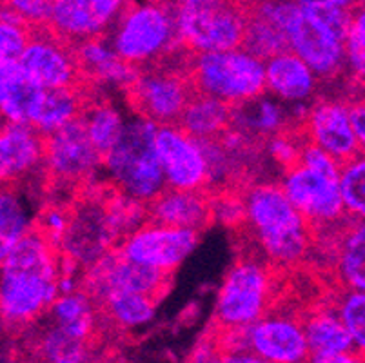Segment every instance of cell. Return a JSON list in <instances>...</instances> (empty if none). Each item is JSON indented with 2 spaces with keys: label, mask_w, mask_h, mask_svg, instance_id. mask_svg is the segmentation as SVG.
<instances>
[{
  "label": "cell",
  "mask_w": 365,
  "mask_h": 363,
  "mask_svg": "<svg viewBox=\"0 0 365 363\" xmlns=\"http://www.w3.org/2000/svg\"><path fill=\"white\" fill-rule=\"evenodd\" d=\"M349 111L358 149H360V155H365V102H354L349 106Z\"/></svg>",
  "instance_id": "obj_45"
},
{
  "label": "cell",
  "mask_w": 365,
  "mask_h": 363,
  "mask_svg": "<svg viewBox=\"0 0 365 363\" xmlns=\"http://www.w3.org/2000/svg\"><path fill=\"white\" fill-rule=\"evenodd\" d=\"M31 231V218L22 198L13 189H4L0 198V252Z\"/></svg>",
  "instance_id": "obj_35"
},
{
  "label": "cell",
  "mask_w": 365,
  "mask_h": 363,
  "mask_svg": "<svg viewBox=\"0 0 365 363\" xmlns=\"http://www.w3.org/2000/svg\"><path fill=\"white\" fill-rule=\"evenodd\" d=\"M347 69L358 84L365 86V4H360L353 11L347 39Z\"/></svg>",
  "instance_id": "obj_39"
},
{
  "label": "cell",
  "mask_w": 365,
  "mask_h": 363,
  "mask_svg": "<svg viewBox=\"0 0 365 363\" xmlns=\"http://www.w3.org/2000/svg\"><path fill=\"white\" fill-rule=\"evenodd\" d=\"M304 133L309 142L317 144L331 156L345 164L360 155L349 106L336 100H320L305 115Z\"/></svg>",
  "instance_id": "obj_19"
},
{
  "label": "cell",
  "mask_w": 365,
  "mask_h": 363,
  "mask_svg": "<svg viewBox=\"0 0 365 363\" xmlns=\"http://www.w3.org/2000/svg\"><path fill=\"white\" fill-rule=\"evenodd\" d=\"M82 108L84 106L76 88L46 89L41 106L31 120V126L36 131L48 136L78 118L84 113Z\"/></svg>",
  "instance_id": "obj_29"
},
{
  "label": "cell",
  "mask_w": 365,
  "mask_h": 363,
  "mask_svg": "<svg viewBox=\"0 0 365 363\" xmlns=\"http://www.w3.org/2000/svg\"><path fill=\"white\" fill-rule=\"evenodd\" d=\"M273 302L271 272L257 258H242L229 269L218 291L215 329H245L267 315Z\"/></svg>",
  "instance_id": "obj_8"
},
{
  "label": "cell",
  "mask_w": 365,
  "mask_h": 363,
  "mask_svg": "<svg viewBox=\"0 0 365 363\" xmlns=\"http://www.w3.org/2000/svg\"><path fill=\"white\" fill-rule=\"evenodd\" d=\"M84 280L89 296L97 302L113 291L142 292L158 300L168 291L171 275L129 260L117 249L88 267Z\"/></svg>",
  "instance_id": "obj_13"
},
{
  "label": "cell",
  "mask_w": 365,
  "mask_h": 363,
  "mask_svg": "<svg viewBox=\"0 0 365 363\" xmlns=\"http://www.w3.org/2000/svg\"><path fill=\"white\" fill-rule=\"evenodd\" d=\"M0 78V106L6 122L31 126L46 88L28 75L19 60H2Z\"/></svg>",
  "instance_id": "obj_22"
},
{
  "label": "cell",
  "mask_w": 365,
  "mask_h": 363,
  "mask_svg": "<svg viewBox=\"0 0 365 363\" xmlns=\"http://www.w3.org/2000/svg\"><path fill=\"white\" fill-rule=\"evenodd\" d=\"M331 4L338 6V8H344V9H349V11H354L360 4H364V0H327Z\"/></svg>",
  "instance_id": "obj_49"
},
{
  "label": "cell",
  "mask_w": 365,
  "mask_h": 363,
  "mask_svg": "<svg viewBox=\"0 0 365 363\" xmlns=\"http://www.w3.org/2000/svg\"><path fill=\"white\" fill-rule=\"evenodd\" d=\"M251 8L277 22L297 53L320 78H334L347 68V39L305 11L298 0H257Z\"/></svg>",
  "instance_id": "obj_3"
},
{
  "label": "cell",
  "mask_w": 365,
  "mask_h": 363,
  "mask_svg": "<svg viewBox=\"0 0 365 363\" xmlns=\"http://www.w3.org/2000/svg\"><path fill=\"white\" fill-rule=\"evenodd\" d=\"M298 164L314 169V171L322 173V175L333 176V178H340V173H341L340 162H338L334 156H331L327 151L318 148L317 144L309 142V140H305L304 144H302L300 160H298Z\"/></svg>",
  "instance_id": "obj_40"
},
{
  "label": "cell",
  "mask_w": 365,
  "mask_h": 363,
  "mask_svg": "<svg viewBox=\"0 0 365 363\" xmlns=\"http://www.w3.org/2000/svg\"><path fill=\"white\" fill-rule=\"evenodd\" d=\"M307 363H365L356 352H341V354H313Z\"/></svg>",
  "instance_id": "obj_46"
},
{
  "label": "cell",
  "mask_w": 365,
  "mask_h": 363,
  "mask_svg": "<svg viewBox=\"0 0 365 363\" xmlns=\"http://www.w3.org/2000/svg\"><path fill=\"white\" fill-rule=\"evenodd\" d=\"M175 16L180 42L200 55L242 48L249 8L240 0H209L175 9Z\"/></svg>",
  "instance_id": "obj_7"
},
{
  "label": "cell",
  "mask_w": 365,
  "mask_h": 363,
  "mask_svg": "<svg viewBox=\"0 0 365 363\" xmlns=\"http://www.w3.org/2000/svg\"><path fill=\"white\" fill-rule=\"evenodd\" d=\"M125 9L128 0H55L48 26L68 44H81L113 29Z\"/></svg>",
  "instance_id": "obj_17"
},
{
  "label": "cell",
  "mask_w": 365,
  "mask_h": 363,
  "mask_svg": "<svg viewBox=\"0 0 365 363\" xmlns=\"http://www.w3.org/2000/svg\"><path fill=\"white\" fill-rule=\"evenodd\" d=\"M242 200L244 222L265 258L278 265H294L309 252L313 225L294 208L282 185H253Z\"/></svg>",
  "instance_id": "obj_2"
},
{
  "label": "cell",
  "mask_w": 365,
  "mask_h": 363,
  "mask_svg": "<svg viewBox=\"0 0 365 363\" xmlns=\"http://www.w3.org/2000/svg\"><path fill=\"white\" fill-rule=\"evenodd\" d=\"M233 106L215 96L197 93L185 108L180 128L198 140L220 138L231 128Z\"/></svg>",
  "instance_id": "obj_27"
},
{
  "label": "cell",
  "mask_w": 365,
  "mask_h": 363,
  "mask_svg": "<svg viewBox=\"0 0 365 363\" xmlns=\"http://www.w3.org/2000/svg\"><path fill=\"white\" fill-rule=\"evenodd\" d=\"M249 352L278 363H307L311 349L302 318L265 315L247 327Z\"/></svg>",
  "instance_id": "obj_18"
},
{
  "label": "cell",
  "mask_w": 365,
  "mask_h": 363,
  "mask_svg": "<svg viewBox=\"0 0 365 363\" xmlns=\"http://www.w3.org/2000/svg\"><path fill=\"white\" fill-rule=\"evenodd\" d=\"M19 62L46 89L75 88L82 76L75 48H69L48 24L33 26L31 40Z\"/></svg>",
  "instance_id": "obj_15"
},
{
  "label": "cell",
  "mask_w": 365,
  "mask_h": 363,
  "mask_svg": "<svg viewBox=\"0 0 365 363\" xmlns=\"http://www.w3.org/2000/svg\"><path fill=\"white\" fill-rule=\"evenodd\" d=\"M164 4H168L169 8L173 9H180L185 8V6H195V4H202V2H209V0H160Z\"/></svg>",
  "instance_id": "obj_48"
},
{
  "label": "cell",
  "mask_w": 365,
  "mask_h": 363,
  "mask_svg": "<svg viewBox=\"0 0 365 363\" xmlns=\"http://www.w3.org/2000/svg\"><path fill=\"white\" fill-rule=\"evenodd\" d=\"M197 244L198 231L195 229L151 222L125 236L120 252L138 264L171 275L195 251Z\"/></svg>",
  "instance_id": "obj_14"
},
{
  "label": "cell",
  "mask_w": 365,
  "mask_h": 363,
  "mask_svg": "<svg viewBox=\"0 0 365 363\" xmlns=\"http://www.w3.org/2000/svg\"><path fill=\"white\" fill-rule=\"evenodd\" d=\"M61 265L55 245L31 231L2 252V316L9 329H21L51 309L61 296Z\"/></svg>",
  "instance_id": "obj_1"
},
{
  "label": "cell",
  "mask_w": 365,
  "mask_h": 363,
  "mask_svg": "<svg viewBox=\"0 0 365 363\" xmlns=\"http://www.w3.org/2000/svg\"><path fill=\"white\" fill-rule=\"evenodd\" d=\"M302 145H298L293 140V136L287 133H278V135L269 138V153L277 160L278 164L284 165L285 169L293 168L300 160Z\"/></svg>",
  "instance_id": "obj_43"
},
{
  "label": "cell",
  "mask_w": 365,
  "mask_h": 363,
  "mask_svg": "<svg viewBox=\"0 0 365 363\" xmlns=\"http://www.w3.org/2000/svg\"><path fill=\"white\" fill-rule=\"evenodd\" d=\"M84 122L88 135L95 148L102 153V156L108 155L118 140L122 138L125 131V122L118 109L113 108L108 102H97V104L89 106L81 115Z\"/></svg>",
  "instance_id": "obj_33"
},
{
  "label": "cell",
  "mask_w": 365,
  "mask_h": 363,
  "mask_svg": "<svg viewBox=\"0 0 365 363\" xmlns=\"http://www.w3.org/2000/svg\"><path fill=\"white\" fill-rule=\"evenodd\" d=\"M225 363H278L271 362V359H265L262 356L255 354V352H235V354H225L224 356Z\"/></svg>",
  "instance_id": "obj_47"
},
{
  "label": "cell",
  "mask_w": 365,
  "mask_h": 363,
  "mask_svg": "<svg viewBox=\"0 0 365 363\" xmlns=\"http://www.w3.org/2000/svg\"><path fill=\"white\" fill-rule=\"evenodd\" d=\"M155 144L168 188L200 191L207 184L209 164L200 140L180 126H158Z\"/></svg>",
  "instance_id": "obj_16"
},
{
  "label": "cell",
  "mask_w": 365,
  "mask_h": 363,
  "mask_svg": "<svg viewBox=\"0 0 365 363\" xmlns=\"http://www.w3.org/2000/svg\"><path fill=\"white\" fill-rule=\"evenodd\" d=\"M88 349V339L76 338L55 322L36 339L35 352L41 363H86Z\"/></svg>",
  "instance_id": "obj_32"
},
{
  "label": "cell",
  "mask_w": 365,
  "mask_h": 363,
  "mask_svg": "<svg viewBox=\"0 0 365 363\" xmlns=\"http://www.w3.org/2000/svg\"><path fill=\"white\" fill-rule=\"evenodd\" d=\"M305 336L313 354H341L354 352L353 338L341 322L336 305H324L302 318Z\"/></svg>",
  "instance_id": "obj_26"
},
{
  "label": "cell",
  "mask_w": 365,
  "mask_h": 363,
  "mask_svg": "<svg viewBox=\"0 0 365 363\" xmlns=\"http://www.w3.org/2000/svg\"><path fill=\"white\" fill-rule=\"evenodd\" d=\"M285 118H287V115L277 100L258 96V98L249 100L244 104L233 106L231 126L244 135L249 133L253 136L271 138L278 133H284Z\"/></svg>",
  "instance_id": "obj_28"
},
{
  "label": "cell",
  "mask_w": 365,
  "mask_h": 363,
  "mask_svg": "<svg viewBox=\"0 0 365 363\" xmlns=\"http://www.w3.org/2000/svg\"><path fill=\"white\" fill-rule=\"evenodd\" d=\"M153 64L128 86L129 102L135 111L157 126L178 124L185 108L197 95L191 68Z\"/></svg>",
  "instance_id": "obj_9"
},
{
  "label": "cell",
  "mask_w": 365,
  "mask_h": 363,
  "mask_svg": "<svg viewBox=\"0 0 365 363\" xmlns=\"http://www.w3.org/2000/svg\"><path fill=\"white\" fill-rule=\"evenodd\" d=\"M265 84L278 100L300 104L317 91L318 75L297 53L284 51L265 60Z\"/></svg>",
  "instance_id": "obj_23"
},
{
  "label": "cell",
  "mask_w": 365,
  "mask_h": 363,
  "mask_svg": "<svg viewBox=\"0 0 365 363\" xmlns=\"http://www.w3.org/2000/svg\"><path fill=\"white\" fill-rule=\"evenodd\" d=\"M151 222L200 231L215 218L213 200L200 191L164 189L148 204Z\"/></svg>",
  "instance_id": "obj_21"
},
{
  "label": "cell",
  "mask_w": 365,
  "mask_h": 363,
  "mask_svg": "<svg viewBox=\"0 0 365 363\" xmlns=\"http://www.w3.org/2000/svg\"><path fill=\"white\" fill-rule=\"evenodd\" d=\"M75 55L81 73L91 80L128 88L137 78V69L125 64L113 48L111 40L102 36L75 44Z\"/></svg>",
  "instance_id": "obj_24"
},
{
  "label": "cell",
  "mask_w": 365,
  "mask_h": 363,
  "mask_svg": "<svg viewBox=\"0 0 365 363\" xmlns=\"http://www.w3.org/2000/svg\"><path fill=\"white\" fill-rule=\"evenodd\" d=\"M46 171V136L29 124L6 122L0 136V171L6 185Z\"/></svg>",
  "instance_id": "obj_20"
},
{
  "label": "cell",
  "mask_w": 365,
  "mask_h": 363,
  "mask_svg": "<svg viewBox=\"0 0 365 363\" xmlns=\"http://www.w3.org/2000/svg\"><path fill=\"white\" fill-rule=\"evenodd\" d=\"M253 2H257V0H253ZM278 2H291V0H278Z\"/></svg>",
  "instance_id": "obj_50"
},
{
  "label": "cell",
  "mask_w": 365,
  "mask_h": 363,
  "mask_svg": "<svg viewBox=\"0 0 365 363\" xmlns=\"http://www.w3.org/2000/svg\"><path fill=\"white\" fill-rule=\"evenodd\" d=\"M191 78L198 93L231 106L258 98L267 89L265 62L244 48L195 55Z\"/></svg>",
  "instance_id": "obj_6"
},
{
  "label": "cell",
  "mask_w": 365,
  "mask_h": 363,
  "mask_svg": "<svg viewBox=\"0 0 365 363\" xmlns=\"http://www.w3.org/2000/svg\"><path fill=\"white\" fill-rule=\"evenodd\" d=\"M285 195L313 227H329L347 218L341 198L340 178L322 175L311 168L294 164L282 178Z\"/></svg>",
  "instance_id": "obj_11"
},
{
  "label": "cell",
  "mask_w": 365,
  "mask_h": 363,
  "mask_svg": "<svg viewBox=\"0 0 365 363\" xmlns=\"http://www.w3.org/2000/svg\"><path fill=\"white\" fill-rule=\"evenodd\" d=\"M340 189L345 215L351 220L365 222V155L341 164Z\"/></svg>",
  "instance_id": "obj_36"
},
{
  "label": "cell",
  "mask_w": 365,
  "mask_h": 363,
  "mask_svg": "<svg viewBox=\"0 0 365 363\" xmlns=\"http://www.w3.org/2000/svg\"><path fill=\"white\" fill-rule=\"evenodd\" d=\"M158 126L138 116L125 126L118 144L104 156L109 180L122 195L149 204L168 184L157 153Z\"/></svg>",
  "instance_id": "obj_4"
},
{
  "label": "cell",
  "mask_w": 365,
  "mask_h": 363,
  "mask_svg": "<svg viewBox=\"0 0 365 363\" xmlns=\"http://www.w3.org/2000/svg\"><path fill=\"white\" fill-rule=\"evenodd\" d=\"M51 315L56 324L71 332L73 336L91 342L95 331V316H93L91 298L86 292H69L61 295L51 305Z\"/></svg>",
  "instance_id": "obj_34"
},
{
  "label": "cell",
  "mask_w": 365,
  "mask_h": 363,
  "mask_svg": "<svg viewBox=\"0 0 365 363\" xmlns=\"http://www.w3.org/2000/svg\"><path fill=\"white\" fill-rule=\"evenodd\" d=\"M242 48L265 62L280 53L289 51V42L284 29L277 22H273L258 9L249 8L247 29H245Z\"/></svg>",
  "instance_id": "obj_31"
},
{
  "label": "cell",
  "mask_w": 365,
  "mask_h": 363,
  "mask_svg": "<svg viewBox=\"0 0 365 363\" xmlns=\"http://www.w3.org/2000/svg\"><path fill=\"white\" fill-rule=\"evenodd\" d=\"M334 305L353 338L354 352L365 359V291L344 289Z\"/></svg>",
  "instance_id": "obj_37"
},
{
  "label": "cell",
  "mask_w": 365,
  "mask_h": 363,
  "mask_svg": "<svg viewBox=\"0 0 365 363\" xmlns=\"http://www.w3.org/2000/svg\"><path fill=\"white\" fill-rule=\"evenodd\" d=\"M111 44L125 64L153 66L180 46L175 9L160 0L128 6L111 29Z\"/></svg>",
  "instance_id": "obj_5"
},
{
  "label": "cell",
  "mask_w": 365,
  "mask_h": 363,
  "mask_svg": "<svg viewBox=\"0 0 365 363\" xmlns=\"http://www.w3.org/2000/svg\"><path fill=\"white\" fill-rule=\"evenodd\" d=\"M334 269L345 289L365 291V222L347 218L333 235Z\"/></svg>",
  "instance_id": "obj_25"
},
{
  "label": "cell",
  "mask_w": 365,
  "mask_h": 363,
  "mask_svg": "<svg viewBox=\"0 0 365 363\" xmlns=\"http://www.w3.org/2000/svg\"><path fill=\"white\" fill-rule=\"evenodd\" d=\"M33 35V26L16 16L15 13L2 9V24H0V49L2 60H21Z\"/></svg>",
  "instance_id": "obj_38"
},
{
  "label": "cell",
  "mask_w": 365,
  "mask_h": 363,
  "mask_svg": "<svg viewBox=\"0 0 365 363\" xmlns=\"http://www.w3.org/2000/svg\"><path fill=\"white\" fill-rule=\"evenodd\" d=\"M49 2H51V4H53V2H55V0H49Z\"/></svg>",
  "instance_id": "obj_51"
},
{
  "label": "cell",
  "mask_w": 365,
  "mask_h": 363,
  "mask_svg": "<svg viewBox=\"0 0 365 363\" xmlns=\"http://www.w3.org/2000/svg\"><path fill=\"white\" fill-rule=\"evenodd\" d=\"M104 164L78 116L58 131L46 136V173L62 184H81L91 178Z\"/></svg>",
  "instance_id": "obj_12"
},
{
  "label": "cell",
  "mask_w": 365,
  "mask_h": 363,
  "mask_svg": "<svg viewBox=\"0 0 365 363\" xmlns=\"http://www.w3.org/2000/svg\"><path fill=\"white\" fill-rule=\"evenodd\" d=\"M157 298L142 292L113 291L98 302L113 324L124 329L142 327L155 316Z\"/></svg>",
  "instance_id": "obj_30"
},
{
  "label": "cell",
  "mask_w": 365,
  "mask_h": 363,
  "mask_svg": "<svg viewBox=\"0 0 365 363\" xmlns=\"http://www.w3.org/2000/svg\"><path fill=\"white\" fill-rule=\"evenodd\" d=\"M69 224V211L61 208H49L42 213L41 220H38V229L46 238L51 242L55 247H61L62 236H64L66 229H68Z\"/></svg>",
  "instance_id": "obj_42"
},
{
  "label": "cell",
  "mask_w": 365,
  "mask_h": 363,
  "mask_svg": "<svg viewBox=\"0 0 365 363\" xmlns=\"http://www.w3.org/2000/svg\"><path fill=\"white\" fill-rule=\"evenodd\" d=\"M185 363H225V359L224 354L215 345L213 338L209 336V338H204L197 345V349L191 352V356H189Z\"/></svg>",
  "instance_id": "obj_44"
},
{
  "label": "cell",
  "mask_w": 365,
  "mask_h": 363,
  "mask_svg": "<svg viewBox=\"0 0 365 363\" xmlns=\"http://www.w3.org/2000/svg\"><path fill=\"white\" fill-rule=\"evenodd\" d=\"M4 9L15 13L29 26L48 24L51 2L49 0H4Z\"/></svg>",
  "instance_id": "obj_41"
},
{
  "label": "cell",
  "mask_w": 365,
  "mask_h": 363,
  "mask_svg": "<svg viewBox=\"0 0 365 363\" xmlns=\"http://www.w3.org/2000/svg\"><path fill=\"white\" fill-rule=\"evenodd\" d=\"M120 238L109 215L108 198H84L69 211V224L62 236L61 249L66 258L91 267L111 251Z\"/></svg>",
  "instance_id": "obj_10"
}]
</instances>
